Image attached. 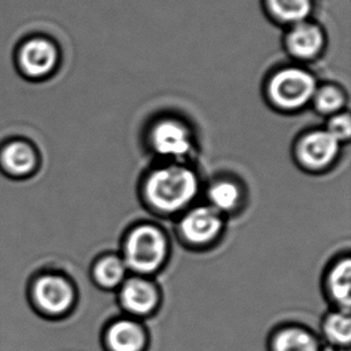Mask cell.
I'll use <instances>...</instances> for the list:
<instances>
[{
  "instance_id": "15",
  "label": "cell",
  "mask_w": 351,
  "mask_h": 351,
  "mask_svg": "<svg viewBox=\"0 0 351 351\" xmlns=\"http://www.w3.org/2000/svg\"><path fill=\"white\" fill-rule=\"evenodd\" d=\"M126 272V265L118 256H106L96 263L94 277L102 287L110 288L119 285Z\"/></svg>"
},
{
  "instance_id": "14",
  "label": "cell",
  "mask_w": 351,
  "mask_h": 351,
  "mask_svg": "<svg viewBox=\"0 0 351 351\" xmlns=\"http://www.w3.org/2000/svg\"><path fill=\"white\" fill-rule=\"evenodd\" d=\"M351 261L346 259L335 266L330 275V289L333 299L346 309L350 307Z\"/></svg>"
},
{
  "instance_id": "12",
  "label": "cell",
  "mask_w": 351,
  "mask_h": 351,
  "mask_svg": "<svg viewBox=\"0 0 351 351\" xmlns=\"http://www.w3.org/2000/svg\"><path fill=\"white\" fill-rule=\"evenodd\" d=\"M108 341L114 351H139L144 343V336L136 324L119 322L110 328Z\"/></svg>"
},
{
  "instance_id": "9",
  "label": "cell",
  "mask_w": 351,
  "mask_h": 351,
  "mask_svg": "<svg viewBox=\"0 0 351 351\" xmlns=\"http://www.w3.org/2000/svg\"><path fill=\"white\" fill-rule=\"evenodd\" d=\"M222 228L219 211L214 208L202 206L192 210L181 221V234L187 241L203 245L214 240Z\"/></svg>"
},
{
  "instance_id": "4",
  "label": "cell",
  "mask_w": 351,
  "mask_h": 351,
  "mask_svg": "<svg viewBox=\"0 0 351 351\" xmlns=\"http://www.w3.org/2000/svg\"><path fill=\"white\" fill-rule=\"evenodd\" d=\"M317 90L313 76L296 67L277 72L269 86L270 99L283 110H298L313 99Z\"/></svg>"
},
{
  "instance_id": "3",
  "label": "cell",
  "mask_w": 351,
  "mask_h": 351,
  "mask_svg": "<svg viewBox=\"0 0 351 351\" xmlns=\"http://www.w3.org/2000/svg\"><path fill=\"white\" fill-rule=\"evenodd\" d=\"M167 242L163 234L152 226L134 229L125 247V265L142 274L157 270L165 261Z\"/></svg>"
},
{
  "instance_id": "1",
  "label": "cell",
  "mask_w": 351,
  "mask_h": 351,
  "mask_svg": "<svg viewBox=\"0 0 351 351\" xmlns=\"http://www.w3.org/2000/svg\"><path fill=\"white\" fill-rule=\"evenodd\" d=\"M198 180L195 173L181 166H169L157 169L149 176L145 193L154 209L171 214L182 209L195 198Z\"/></svg>"
},
{
  "instance_id": "18",
  "label": "cell",
  "mask_w": 351,
  "mask_h": 351,
  "mask_svg": "<svg viewBox=\"0 0 351 351\" xmlns=\"http://www.w3.org/2000/svg\"><path fill=\"white\" fill-rule=\"evenodd\" d=\"M315 107L324 114H332L342 108L344 105V95L336 86H324L314 93Z\"/></svg>"
},
{
  "instance_id": "20",
  "label": "cell",
  "mask_w": 351,
  "mask_h": 351,
  "mask_svg": "<svg viewBox=\"0 0 351 351\" xmlns=\"http://www.w3.org/2000/svg\"><path fill=\"white\" fill-rule=\"evenodd\" d=\"M328 132L331 133L333 137L341 141H347L350 137L351 126L350 117L348 114L336 115L333 117L328 125Z\"/></svg>"
},
{
  "instance_id": "17",
  "label": "cell",
  "mask_w": 351,
  "mask_h": 351,
  "mask_svg": "<svg viewBox=\"0 0 351 351\" xmlns=\"http://www.w3.org/2000/svg\"><path fill=\"white\" fill-rule=\"evenodd\" d=\"M209 199L215 210L228 211L233 209L240 199V191L230 181H219L209 191Z\"/></svg>"
},
{
  "instance_id": "10",
  "label": "cell",
  "mask_w": 351,
  "mask_h": 351,
  "mask_svg": "<svg viewBox=\"0 0 351 351\" xmlns=\"http://www.w3.org/2000/svg\"><path fill=\"white\" fill-rule=\"evenodd\" d=\"M324 45V36L322 30L314 24H295L287 36V46L294 57L300 59H312L317 57L322 51Z\"/></svg>"
},
{
  "instance_id": "5",
  "label": "cell",
  "mask_w": 351,
  "mask_h": 351,
  "mask_svg": "<svg viewBox=\"0 0 351 351\" xmlns=\"http://www.w3.org/2000/svg\"><path fill=\"white\" fill-rule=\"evenodd\" d=\"M16 62L21 73L32 81L52 76L60 62V51L51 38L35 36L19 45Z\"/></svg>"
},
{
  "instance_id": "7",
  "label": "cell",
  "mask_w": 351,
  "mask_h": 351,
  "mask_svg": "<svg viewBox=\"0 0 351 351\" xmlns=\"http://www.w3.org/2000/svg\"><path fill=\"white\" fill-rule=\"evenodd\" d=\"M339 143L326 130L311 132L300 143V161L313 169L328 166L337 157Z\"/></svg>"
},
{
  "instance_id": "8",
  "label": "cell",
  "mask_w": 351,
  "mask_h": 351,
  "mask_svg": "<svg viewBox=\"0 0 351 351\" xmlns=\"http://www.w3.org/2000/svg\"><path fill=\"white\" fill-rule=\"evenodd\" d=\"M152 144L160 155L173 157L185 156L192 147L189 130L174 120H163L152 128Z\"/></svg>"
},
{
  "instance_id": "2",
  "label": "cell",
  "mask_w": 351,
  "mask_h": 351,
  "mask_svg": "<svg viewBox=\"0 0 351 351\" xmlns=\"http://www.w3.org/2000/svg\"><path fill=\"white\" fill-rule=\"evenodd\" d=\"M29 298L46 315L58 317L71 308L76 300V290L66 276L43 272L32 280Z\"/></svg>"
},
{
  "instance_id": "11",
  "label": "cell",
  "mask_w": 351,
  "mask_h": 351,
  "mask_svg": "<svg viewBox=\"0 0 351 351\" xmlns=\"http://www.w3.org/2000/svg\"><path fill=\"white\" fill-rule=\"evenodd\" d=\"M123 306L134 313H147L157 301L156 290L142 280H128L121 291Z\"/></svg>"
},
{
  "instance_id": "6",
  "label": "cell",
  "mask_w": 351,
  "mask_h": 351,
  "mask_svg": "<svg viewBox=\"0 0 351 351\" xmlns=\"http://www.w3.org/2000/svg\"><path fill=\"white\" fill-rule=\"evenodd\" d=\"M38 166V154L30 143L14 139L0 147V168L6 176L23 179L33 176Z\"/></svg>"
},
{
  "instance_id": "13",
  "label": "cell",
  "mask_w": 351,
  "mask_h": 351,
  "mask_svg": "<svg viewBox=\"0 0 351 351\" xmlns=\"http://www.w3.org/2000/svg\"><path fill=\"white\" fill-rule=\"evenodd\" d=\"M276 19L287 23H300L311 12V0H267Z\"/></svg>"
},
{
  "instance_id": "16",
  "label": "cell",
  "mask_w": 351,
  "mask_h": 351,
  "mask_svg": "<svg viewBox=\"0 0 351 351\" xmlns=\"http://www.w3.org/2000/svg\"><path fill=\"white\" fill-rule=\"evenodd\" d=\"M276 351H318L317 343L308 333L300 328H289L278 335Z\"/></svg>"
},
{
  "instance_id": "19",
  "label": "cell",
  "mask_w": 351,
  "mask_h": 351,
  "mask_svg": "<svg viewBox=\"0 0 351 351\" xmlns=\"http://www.w3.org/2000/svg\"><path fill=\"white\" fill-rule=\"evenodd\" d=\"M325 330L328 338L338 344H348L350 342V319L344 314H333L326 322Z\"/></svg>"
}]
</instances>
